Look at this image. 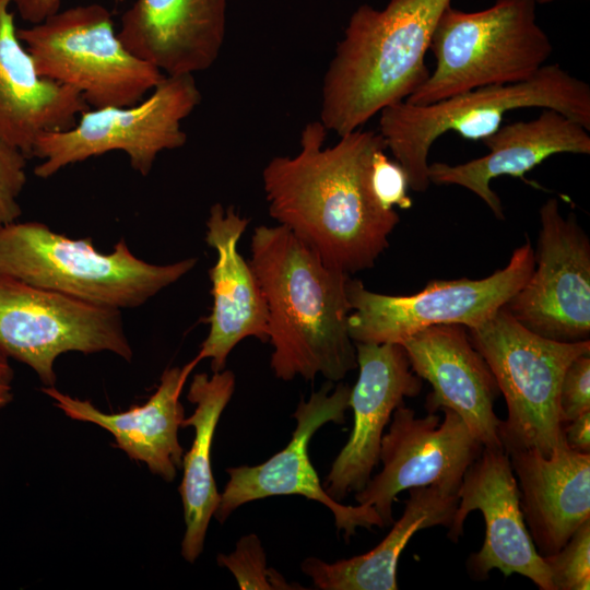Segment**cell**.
Listing matches in <instances>:
<instances>
[{
	"label": "cell",
	"instance_id": "obj_34",
	"mask_svg": "<svg viewBox=\"0 0 590 590\" xmlns=\"http://www.w3.org/2000/svg\"><path fill=\"white\" fill-rule=\"evenodd\" d=\"M555 0H535L536 4H546V3H550V2H553Z\"/></svg>",
	"mask_w": 590,
	"mask_h": 590
},
{
	"label": "cell",
	"instance_id": "obj_18",
	"mask_svg": "<svg viewBox=\"0 0 590 590\" xmlns=\"http://www.w3.org/2000/svg\"><path fill=\"white\" fill-rule=\"evenodd\" d=\"M249 219L234 206L214 203L206 220L205 243L216 251L209 270L213 305L209 333L197 358H210L213 373L225 369L232 350L253 337L268 342V308L260 283L249 261L238 252V241Z\"/></svg>",
	"mask_w": 590,
	"mask_h": 590
},
{
	"label": "cell",
	"instance_id": "obj_21",
	"mask_svg": "<svg viewBox=\"0 0 590 590\" xmlns=\"http://www.w3.org/2000/svg\"><path fill=\"white\" fill-rule=\"evenodd\" d=\"M199 362L194 357L182 367L165 369L157 389L144 404L120 413H105L88 400L71 397L55 386H44L42 390L68 417L108 430L116 446L129 458L144 462L153 474L172 482L182 465L184 457L178 439L185 418L180 394Z\"/></svg>",
	"mask_w": 590,
	"mask_h": 590
},
{
	"label": "cell",
	"instance_id": "obj_4",
	"mask_svg": "<svg viewBox=\"0 0 590 590\" xmlns=\"http://www.w3.org/2000/svg\"><path fill=\"white\" fill-rule=\"evenodd\" d=\"M550 108L590 130V86L558 63L544 64L527 80L486 85L428 105L402 101L379 114V134L403 168L415 192L428 189V153L445 132L467 140H484L502 126L506 113Z\"/></svg>",
	"mask_w": 590,
	"mask_h": 590
},
{
	"label": "cell",
	"instance_id": "obj_29",
	"mask_svg": "<svg viewBox=\"0 0 590 590\" xmlns=\"http://www.w3.org/2000/svg\"><path fill=\"white\" fill-rule=\"evenodd\" d=\"M386 149L376 152L370 169V186L376 200L387 210L409 209L412 200L406 194L408 180L403 168L388 158Z\"/></svg>",
	"mask_w": 590,
	"mask_h": 590
},
{
	"label": "cell",
	"instance_id": "obj_22",
	"mask_svg": "<svg viewBox=\"0 0 590 590\" xmlns=\"http://www.w3.org/2000/svg\"><path fill=\"white\" fill-rule=\"evenodd\" d=\"M508 456L533 544L543 557L552 555L590 519V453L570 449L564 438L550 457L535 449Z\"/></svg>",
	"mask_w": 590,
	"mask_h": 590
},
{
	"label": "cell",
	"instance_id": "obj_14",
	"mask_svg": "<svg viewBox=\"0 0 590 590\" xmlns=\"http://www.w3.org/2000/svg\"><path fill=\"white\" fill-rule=\"evenodd\" d=\"M351 388L338 382L332 389L328 381L312 392L308 400L302 399L293 417L295 429L288 444L267 461L257 465H239L226 470L229 479L214 517L224 522L238 507L249 502L280 495H300L324 505L334 516L338 531L344 539L358 528H384L382 520L371 507L345 506L324 491L308 456V444L314 434L326 423L343 424L350 408Z\"/></svg>",
	"mask_w": 590,
	"mask_h": 590
},
{
	"label": "cell",
	"instance_id": "obj_12",
	"mask_svg": "<svg viewBox=\"0 0 590 590\" xmlns=\"http://www.w3.org/2000/svg\"><path fill=\"white\" fill-rule=\"evenodd\" d=\"M442 420L435 412L416 417L414 410L399 405L380 444L381 471L355 493L359 505L371 507L384 528L393 523L396 496L405 489L436 486L456 494L468 468L483 450L462 418L441 408Z\"/></svg>",
	"mask_w": 590,
	"mask_h": 590
},
{
	"label": "cell",
	"instance_id": "obj_11",
	"mask_svg": "<svg viewBox=\"0 0 590 590\" xmlns=\"http://www.w3.org/2000/svg\"><path fill=\"white\" fill-rule=\"evenodd\" d=\"M0 351L55 386V361L67 352H111L131 361L121 310L0 276Z\"/></svg>",
	"mask_w": 590,
	"mask_h": 590
},
{
	"label": "cell",
	"instance_id": "obj_7",
	"mask_svg": "<svg viewBox=\"0 0 590 590\" xmlns=\"http://www.w3.org/2000/svg\"><path fill=\"white\" fill-rule=\"evenodd\" d=\"M467 330L505 398L507 417L498 426L504 451L535 449L550 457L564 439L559 411L564 373L576 357L590 353V340L544 338L517 321L505 306Z\"/></svg>",
	"mask_w": 590,
	"mask_h": 590
},
{
	"label": "cell",
	"instance_id": "obj_26",
	"mask_svg": "<svg viewBox=\"0 0 590 590\" xmlns=\"http://www.w3.org/2000/svg\"><path fill=\"white\" fill-rule=\"evenodd\" d=\"M216 560L233 574L240 589H303L288 583L274 568L267 567L266 552L253 533L241 536L232 553L219 554Z\"/></svg>",
	"mask_w": 590,
	"mask_h": 590
},
{
	"label": "cell",
	"instance_id": "obj_19",
	"mask_svg": "<svg viewBox=\"0 0 590 590\" xmlns=\"http://www.w3.org/2000/svg\"><path fill=\"white\" fill-rule=\"evenodd\" d=\"M227 0H135L117 33L125 47L165 75L213 66L226 33Z\"/></svg>",
	"mask_w": 590,
	"mask_h": 590
},
{
	"label": "cell",
	"instance_id": "obj_8",
	"mask_svg": "<svg viewBox=\"0 0 590 590\" xmlns=\"http://www.w3.org/2000/svg\"><path fill=\"white\" fill-rule=\"evenodd\" d=\"M17 36L38 74L74 88L90 108L134 105L165 76L125 47L98 3L59 10Z\"/></svg>",
	"mask_w": 590,
	"mask_h": 590
},
{
	"label": "cell",
	"instance_id": "obj_15",
	"mask_svg": "<svg viewBox=\"0 0 590 590\" xmlns=\"http://www.w3.org/2000/svg\"><path fill=\"white\" fill-rule=\"evenodd\" d=\"M457 495L458 506L448 528L452 542L462 535L471 511L480 510L485 521L484 543L467 563L472 578L482 580L498 569L506 577L522 575L541 590H554L547 565L526 526L517 479L503 449L483 448L464 473Z\"/></svg>",
	"mask_w": 590,
	"mask_h": 590
},
{
	"label": "cell",
	"instance_id": "obj_20",
	"mask_svg": "<svg viewBox=\"0 0 590 590\" xmlns=\"http://www.w3.org/2000/svg\"><path fill=\"white\" fill-rule=\"evenodd\" d=\"M482 141L488 149L486 155L457 165L428 164V178L436 185H457L470 190L499 220L505 216L500 199L491 188L494 178L508 175L526 180V173L552 155L590 154L589 130L550 108H542L530 121L500 126Z\"/></svg>",
	"mask_w": 590,
	"mask_h": 590
},
{
	"label": "cell",
	"instance_id": "obj_17",
	"mask_svg": "<svg viewBox=\"0 0 590 590\" xmlns=\"http://www.w3.org/2000/svg\"><path fill=\"white\" fill-rule=\"evenodd\" d=\"M412 370L432 385L428 413L456 412L488 449H503L494 401L500 393L492 370L461 324L426 328L402 343Z\"/></svg>",
	"mask_w": 590,
	"mask_h": 590
},
{
	"label": "cell",
	"instance_id": "obj_25",
	"mask_svg": "<svg viewBox=\"0 0 590 590\" xmlns=\"http://www.w3.org/2000/svg\"><path fill=\"white\" fill-rule=\"evenodd\" d=\"M235 374L223 369L209 376H193L187 399L196 405L185 417L181 428L191 426L194 438L182 457L184 476L179 493L184 506L186 531L181 555L193 563L202 553L208 527L220 504L221 494L212 474L211 448L220 417L235 391Z\"/></svg>",
	"mask_w": 590,
	"mask_h": 590
},
{
	"label": "cell",
	"instance_id": "obj_33",
	"mask_svg": "<svg viewBox=\"0 0 590 590\" xmlns=\"http://www.w3.org/2000/svg\"><path fill=\"white\" fill-rule=\"evenodd\" d=\"M13 370L8 356L0 351V409L12 400Z\"/></svg>",
	"mask_w": 590,
	"mask_h": 590
},
{
	"label": "cell",
	"instance_id": "obj_9",
	"mask_svg": "<svg viewBox=\"0 0 590 590\" xmlns=\"http://www.w3.org/2000/svg\"><path fill=\"white\" fill-rule=\"evenodd\" d=\"M201 102L192 74L165 75L152 93L131 106L88 108L67 130L48 132L36 141L32 157L42 163L35 176L46 179L63 167L111 151L129 156L131 167L148 176L157 155L185 145L181 128Z\"/></svg>",
	"mask_w": 590,
	"mask_h": 590
},
{
	"label": "cell",
	"instance_id": "obj_23",
	"mask_svg": "<svg viewBox=\"0 0 590 590\" xmlns=\"http://www.w3.org/2000/svg\"><path fill=\"white\" fill-rule=\"evenodd\" d=\"M11 4L0 0V138L31 158L39 137L72 128L90 107L74 88L38 74Z\"/></svg>",
	"mask_w": 590,
	"mask_h": 590
},
{
	"label": "cell",
	"instance_id": "obj_2",
	"mask_svg": "<svg viewBox=\"0 0 590 590\" xmlns=\"http://www.w3.org/2000/svg\"><path fill=\"white\" fill-rule=\"evenodd\" d=\"M248 260L268 308L270 366L276 378L341 381L357 367L347 329L350 274L328 266L283 225L253 229Z\"/></svg>",
	"mask_w": 590,
	"mask_h": 590
},
{
	"label": "cell",
	"instance_id": "obj_27",
	"mask_svg": "<svg viewBox=\"0 0 590 590\" xmlns=\"http://www.w3.org/2000/svg\"><path fill=\"white\" fill-rule=\"evenodd\" d=\"M554 590L590 589V519L556 553L543 557Z\"/></svg>",
	"mask_w": 590,
	"mask_h": 590
},
{
	"label": "cell",
	"instance_id": "obj_16",
	"mask_svg": "<svg viewBox=\"0 0 590 590\" xmlns=\"http://www.w3.org/2000/svg\"><path fill=\"white\" fill-rule=\"evenodd\" d=\"M355 350L359 374L349 400L354 425L323 483L337 502L366 486L379 463L386 425L404 398L417 396L423 385L402 344L356 342Z\"/></svg>",
	"mask_w": 590,
	"mask_h": 590
},
{
	"label": "cell",
	"instance_id": "obj_1",
	"mask_svg": "<svg viewBox=\"0 0 590 590\" xmlns=\"http://www.w3.org/2000/svg\"><path fill=\"white\" fill-rule=\"evenodd\" d=\"M320 120L305 125L295 156H274L262 170L270 216L330 267L353 274L375 266L400 217L376 200L370 169L386 148L379 133L354 130L323 148Z\"/></svg>",
	"mask_w": 590,
	"mask_h": 590
},
{
	"label": "cell",
	"instance_id": "obj_30",
	"mask_svg": "<svg viewBox=\"0 0 590 590\" xmlns=\"http://www.w3.org/2000/svg\"><path fill=\"white\" fill-rule=\"evenodd\" d=\"M563 423L590 411V353L576 357L566 368L559 388Z\"/></svg>",
	"mask_w": 590,
	"mask_h": 590
},
{
	"label": "cell",
	"instance_id": "obj_28",
	"mask_svg": "<svg viewBox=\"0 0 590 590\" xmlns=\"http://www.w3.org/2000/svg\"><path fill=\"white\" fill-rule=\"evenodd\" d=\"M27 160L19 148L0 138V228L22 214L19 198L27 181Z\"/></svg>",
	"mask_w": 590,
	"mask_h": 590
},
{
	"label": "cell",
	"instance_id": "obj_6",
	"mask_svg": "<svg viewBox=\"0 0 590 590\" xmlns=\"http://www.w3.org/2000/svg\"><path fill=\"white\" fill-rule=\"evenodd\" d=\"M535 0H496L487 9L441 13L430 40L435 69L405 102L428 105L486 85L532 76L553 52Z\"/></svg>",
	"mask_w": 590,
	"mask_h": 590
},
{
	"label": "cell",
	"instance_id": "obj_10",
	"mask_svg": "<svg viewBox=\"0 0 590 590\" xmlns=\"http://www.w3.org/2000/svg\"><path fill=\"white\" fill-rule=\"evenodd\" d=\"M527 240L508 264L480 280H434L418 293L388 295L367 290L362 281L346 283L349 334L354 343H399L440 324L477 327L495 315L523 286L535 264Z\"/></svg>",
	"mask_w": 590,
	"mask_h": 590
},
{
	"label": "cell",
	"instance_id": "obj_13",
	"mask_svg": "<svg viewBox=\"0 0 590 590\" xmlns=\"http://www.w3.org/2000/svg\"><path fill=\"white\" fill-rule=\"evenodd\" d=\"M540 234L533 271L505 305L522 326L560 342L589 339L590 241L556 198L540 208Z\"/></svg>",
	"mask_w": 590,
	"mask_h": 590
},
{
	"label": "cell",
	"instance_id": "obj_31",
	"mask_svg": "<svg viewBox=\"0 0 590 590\" xmlns=\"http://www.w3.org/2000/svg\"><path fill=\"white\" fill-rule=\"evenodd\" d=\"M566 445L576 451L590 453V411H587L563 426Z\"/></svg>",
	"mask_w": 590,
	"mask_h": 590
},
{
	"label": "cell",
	"instance_id": "obj_24",
	"mask_svg": "<svg viewBox=\"0 0 590 590\" xmlns=\"http://www.w3.org/2000/svg\"><path fill=\"white\" fill-rule=\"evenodd\" d=\"M458 502V495L436 486L410 488L402 516L376 547L333 563L307 557L302 571L321 590H396L398 562L411 538L422 529L449 528Z\"/></svg>",
	"mask_w": 590,
	"mask_h": 590
},
{
	"label": "cell",
	"instance_id": "obj_5",
	"mask_svg": "<svg viewBox=\"0 0 590 590\" xmlns=\"http://www.w3.org/2000/svg\"><path fill=\"white\" fill-rule=\"evenodd\" d=\"M197 258L153 264L121 239L109 253L40 222L0 228V276L115 309L135 308L191 271Z\"/></svg>",
	"mask_w": 590,
	"mask_h": 590
},
{
	"label": "cell",
	"instance_id": "obj_3",
	"mask_svg": "<svg viewBox=\"0 0 590 590\" xmlns=\"http://www.w3.org/2000/svg\"><path fill=\"white\" fill-rule=\"evenodd\" d=\"M451 0H390L359 5L324 73L320 121L339 137L405 101L428 78L425 56Z\"/></svg>",
	"mask_w": 590,
	"mask_h": 590
},
{
	"label": "cell",
	"instance_id": "obj_32",
	"mask_svg": "<svg viewBox=\"0 0 590 590\" xmlns=\"http://www.w3.org/2000/svg\"><path fill=\"white\" fill-rule=\"evenodd\" d=\"M62 0H12L21 19L33 24L43 22L60 10ZM122 3L126 0H114Z\"/></svg>",
	"mask_w": 590,
	"mask_h": 590
}]
</instances>
